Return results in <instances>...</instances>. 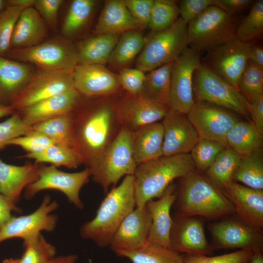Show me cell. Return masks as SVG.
Returning a JSON list of instances; mask_svg holds the SVG:
<instances>
[{
  "mask_svg": "<svg viewBox=\"0 0 263 263\" xmlns=\"http://www.w3.org/2000/svg\"><path fill=\"white\" fill-rule=\"evenodd\" d=\"M113 105L121 126L131 132L163 119L169 110L168 106L141 94H132L127 92L113 100Z\"/></svg>",
  "mask_w": 263,
  "mask_h": 263,
  "instance_id": "14",
  "label": "cell"
},
{
  "mask_svg": "<svg viewBox=\"0 0 263 263\" xmlns=\"http://www.w3.org/2000/svg\"><path fill=\"white\" fill-rule=\"evenodd\" d=\"M39 166L35 162L16 166L0 159V193L16 205L23 189L38 179Z\"/></svg>",
  "mask_w": 263,
  "mask_h": 263,
  "instance_id": "26",
  "label": "cell"
},
{
  "mask_svg": "<svg viewBox=\"0 0 263 263\" xmlns=\"http://www.w3.org/2000/svg\"><path fill=\"white\" fill-rule=\"evenodd\" d=\"M137 165L133 157L131 132L122 126L96 165L91 170L93 181L107 193L123 176L133 175Z\"/></svg>",
  "mask_w": 263,
  "mask_h": 263,
  "instance_id": "8",
  "label": "cell"
},
{
  "mask_svg": "<svg viewBox=\"0 0 263 263\" xmlns=\"http://www.w3.org/2000/svg\"><path fill=\"white\" fill-rule=\"evenodd\" d=\"M7 6L6 0H0V13Z\"/></svg>",
  "mask_w": 263,
  "mask_h": 263,
  "instance_id": "62",
  "label": "cell"
},
{
  "mask_svg": "<svg viewBox=\"0 0 263 263\" xmlns=\"http://www.w3.org/2000/svg\"><path fill=\"white\" fill-rule=\"evenodd\" d=\"M188 46V23L179 18L169 27L146 38L136 61L137 68L148 72L173 62Z\"/></svg>",
  "mask_w": 263,
  "mask_h": 263,
  "instance_id": "7",
  "label": "cell"
},
{
  "mask_svg": "<svg viewBox=\"0 0 263 263\" xmlns=\"http://www.w3.org/2000/svg\"><path fill=\"white\" fill-rule=\"evenodd\" d=\"M19 157L33 159L37 163H47L56 167L64 166L69 169H76L82 164L72 147L57 143L49 146L40 152L27 153Z\"/></svg>",
  "mask_w": 263,
  "mask_h": 263,
  "instance_id": "37",
  "label": "cell"
},
{
  "mask_svg": "<svg viewBox=\"0 0 263 263\" xmlns=\"http://www.w3.org/2000/svg\"><path fill=\"white\" fill-rule=\"evenodd\" d=\"M55 143L47 136L33 131L29 133L17 137L8 144L9 145L19 146L27 153L40 152Z\"/></svg>",
  "mask_w": 263,
  "mask_h": 263,
  "instance_id": "49",
  "label": "cell"
},
{
  "mask_svg": "<svg viewBox=\"0 0 263 263\" xmlns=\"http://www.w3.org/2000/svg\"><path fill=\"white\" fill-rule=\"evenodd\" d=\"M194 89L198 100L227 109L246 118L249 103L240 91L205 64L196 70Z\"/></svg>",
  "mask_w": 263,
  "mask_h": 263,
  "instance_id": "9",
  "label": "cell"
},
{
  "mask_svg": "<svg viewBox=\"0 0 263 263\" xmlns=\"http://www.w3.org/2000/svg\"><path fill=\"white\" fill-rule=\"evenodd\" d=\"M73 78L74 87L87 97L112 95L121 87L117 75L103 65L78 64Z\"/></svg>",
  "mask_w": 263,
  "mask_h": 263,
  "instance_id": "20",
  "label": "cell"
},
{
  "mask_svg": "<svg viewBox=\"0 0 263 263\" xmlns=\"http://www.w3.org/2000/svg\"><path fill=\"white\" fill-rule=\"evenodd\" d=\"M161 123L164 132L163 155L189 153L200 139L186 113L169 109Z\"/></svg>",
  "mask_w": 263,
  "mask_h": 263,
  "instance_id": "19",
  "label": "cell"
},
{
  "mask_svg": "<svg viewBox=\"0 0 263 263\" xmlns=\"http://www.w3.org/2000/svg\"><path fill=\"white\" fill-rule=\"evenodd\" d=\"M12 212L20 213L22 210L0 193V229L12 217Z\"/></svg>",
  "mask_w": 263,
  "mask_h": 263,
  "instance_id": "55",
  "label": "cell"
},
{
  "mask_svg": "<svg viewBox=\"0 0 263 263\" xmlns=\"http://www.w3.org/2000/svg\"><path fill=\"white\" fill-rule=\"evenodd\" d=\"M132 16L144 28L148 27L153 0H123Z\"/></svg>",
  "mask_w": 263,
  "mask_h": 263,
  "instance_id": "51",
  "label": "cell"
},
{
  "mask_svg": "<svg viewBox=\"0 0 263 263\" xmlns=\"http://www.w3.org/2000/svg\"><path fill=\"white\" fill-rule=\"evenodd\" d=\"M79 100L70 113L73 148L85 168L91 170L122 126L114 111L113 100L82 105Z\"/></svg>",
  "mask_w": 263,
  "mask_h": 263,
  "instance_id": "1",
  "label": "cell"
},
{
  "mask_svg": "<svg viewBox=\"0 0 263 263\" xmlns=\"http://www.w3.org/2000/svg\"><path fill=\"white\" fill-rule=\"evenodd\" d=\"M238 89L250 102L263 96V67L248 60L238 83Z\"/></svg>",
  "mask_w": 263,
  "mask_h": 263,
  "instance_id": "42",
  "label": "cell"
},
{
  "mask_svg": "<svg viewBox=\"0 0 263 263\" xmlns=\"http://www.w3.org/2000/svg\"><path fill=\"white\" fill-rule=\"evenodd\" d=\"M24 252L19 263H47L55 257L56 249L40 233L33 240L23 243Z\"/></svg>",
  "mask_w": 263,
  "mask_h": 263,
  "instance_id": "43",
  "label": "cell"
},
{
  "mask_svg": "<svg viewBox=\"0 0 263 263\" xmlns=\"http://www.w3.org/2000/svg\"><path fill=\"white\" fill-rule=\"evenodd\" d=\"M248 112L252 123L263 133V96L249 102Z\"/></svg>",
  "mask_w": 263,
  "mask_h": 263,
  "instance_id": "54",
  "label": "cell"
},
{
  "mask_svg": "<svg viewBox=\"0 0 263 263\" xmlns=\"http://www.w3.org/2000/svg\"><path fill=\"white\" fill-rule=\"evenodd\" d=\"M178 6L173 0H153L148 27L159 32L169 27L179 18Z\"/></svg>",
  "mask_w": 263,
  "mask_h": 263,
  "instance_id": "41",
  "label": "cell"
},
{
  "mask_svg": "<svg viewBox=\"0 0 263 263\" xmlns=\"http://www.w3.org/2000/svg\"><path fill=\"white\" fill-rule=\"evenodd\" d=\"M4 56L60 73H73L78 64L77 47L64 37L51 38L30 48L9 49Z\"/></svg>",
  "mask_w": 263,
  "mask_h": 263,
  "instance_id": "5",
  "label": "cell"
},
{
  "mask_svg": "<svg viewBox=\"0 0 263 263\" xmlns=\"http://www.w3.org/2000/svg\"><path fill=\"white\" fill-rule=\"evenodd\" d=\"M32 128L33 131L47 136L55 143L73 148V123L70 113L46 119L33 125Z\"/></svg>",
  "mask_w": 263,
  "mask_h": 263,
  "instance_id": "39",
  "label": "cell"
},
{
  "mask_svg": "<svg viewBox=\"0 0 263 263\" xmlns=\"http://www.w3.org/2000/svg\"><path fill=\"white\" fill-rule=\"evenodd\" d=\"M58 207V203L45 195L40 206L33 212L12 217L0 229V243L11 238H21L23 243L37 237L42 231L51 232L55 228L58 218L51 213Z\"/></svg>",
  "mask_w": 263,
  "mask_h": 263,
  "instance_id": "12",
  "label": "cell"
},
{
  "mask_svg": "<svg viewBox=\"0 0 263 263\" xmlns=\"http://www.w3.org/2000/svg\"><path fill=\"white\" fill-rule=\"evenodd\" d=\"M173 62L165 64L148 72L146 75L144 85L140 94L144 96L169 108Z\"/></svg>",
  "mask_w": 263,
  "mask_h": 263,
  "instance_id": "33",
  "label": "cell"
},
{
  "mask_svg": "<svg viewBox=\"0 0 263 263\" xmlns=\"http://www.w3.org/2000/svg\"><path fill=\"white\" fill-rule=\"evenodd\" d=\"M253 2L252 0H214L213 5L227 14L235 16V15L248 8Z\"/></svg>",
  "mask_w": 263,
  "mask_h": 263,
  "instance_id": "53",
  "label": "cell"
},
{
  "mask_svg": "<svg viewBox=\"0 0 263 263\" xmlns=\"http://www.w3.org/2000/svg\"><path fill=\"white\" fill-rule=\"evenodd\" d=\"M143 29L132 16L123 0H108L95 26V35L122 34Z\"/></svg>",
  "mask_w": 263,
  "mask_h": 263,
  "instance_id": "27",
  "label": "cell"
},
{
  "mask_svg": "<svg viewBox=\"0 0 263 263\" xmlns=\"http://www.w3.org/2000/svg\"><path fill=\"white\" fill-rule=\"evenodd\" d=\"M63 2L62 0H35L33 7L48 28L54 30L57 26L58 12Z\"/></svg>",
  "mask_w": 263,
  "mask_h": 263,
  "instance_id": "50",
  "label": "cell"
},
{
  "mask_svg": "<svg viewBox=\"0 0 263 263\" xmlns=\"http://www.w3.org/2000/svg\"><path fill=\"white\" fill-rule=\"evenodd\" d=\"M241 156L227 147L216 157L207 169V178L221 190L233 181V173Z\"/></svg>",
  "mask_w": 263,
  "mask_h": 263,
  "instance_id": "36",
  "label": "cell"
},
{
  "mask_svg": "<svg viewBox=\"0 0 263 263\" xmlns=\"http://www.w3.org/2000/svg\"><path fill=\"white\" fill-rule=\"evenodd\" d=\"M221 190L239 220L257 229L263 227V190L232 181Z\"/></svg>",
  "mask_w": 263,
  "mask_h": 263,
  "instance_id": "22",
  "label": "cell"
},
{
  "mask_svg": "<svg viewBox=\"0 0 263 263\" xmlns=\"http://www.w3.org/2000/svg\"><path fill=\"white\" fill-rule=\"evenodd\" d=\"M213 4L214 0H183L178 6L180 18L188 24Z\"/></svg>",
  "mask_w": 263,
  "mask_h": 263,
  "instance_id": "52",
  "label": "cell"
},
{
  "mask_svg": "<svg viewBox=\"0 0 263 263\" xmlns=\"http://www.w3.org/2000/svg\"><path fill=\"white\" fill-rule=\"evenodd\" d=\"M131 136L133 157L137 166L163 155L161 122L141 127L131 132Z\"/></svg>",
  "mask_w": 263,
  "mask_h": 263,
  "instance_id": "29",
  "label": "cell"
},
{
  "mask_svg": "<svg viewBox=\"0 0 263 263\" xmlns=\"http://www.w3.org/2000/svg\"><path fill=\"white\" fill-rule=\"evenodd\" d=\"M146 40L140 30H132L120 35L108 63L113 69H122L139 55Z\"/></svg>",
  "mask_w": 263,
  "mask_h": 263,
  "instance_id": "32",
  "label": "cell"
},
{
  "mask_svg": "<svg viewBox=\"0 0 263 263\" xmlns=\"http://www.w3.org/2000/svg\"><path fill=\"white\" fill-rule=\"evenodd\" d=\"M96 4L94 0H74L69 6L61 28L63 37L77 36L88 22Z\"/></svg>",
  "mask_w": 263,
  "mask_h": 263,
  "instance_id": "38",
  "label": "cell"
},
{
  "mask_svg": "<svg viewBox=\"0 0 263 263\" xmlns=\"http://www.w3.org/2000/svg\"><path fill=\"white\" fill-rule=\"evenodd\" d=\"M201 64L199 53L187 47L173 61L171 73L169 108L187 114L195 103L194 75Z\"/></svg>",
  "mask_w": 263,
  "mask_h": 263,
  "instance_id": "11",
  "label": "cell"
},
{
  "mask_svg": "<svg viewBox=\"0 0 263 263\" xmlns=\"http://www.w3.org/2000/svg\"><path fill=\"white\" fill-rule=\"evenodd\" d=\"M36 70L32 65L0 56V104L11 106Z\"/></svg>",
  "mask_w": 263,
  "mask_h": 263,
  "instance_id": "25",
  "label": "cell"
},
{
  "mask_svg": "<svg viewBox=\"0 0 263 263\" xmlns=\"http://www.w3.org/2000/svg\"><path fill=\"white\" fill-rule=\"evenodd\" d=\"M232 180L249 188L263 190L262 149L241 156L233 173Z\"/></svg>",
  "mask_w": 263,
  "mask_h": 263,
  "instance_id": "35",
  "label": "cell"
},
{
  "mask_svg": "<svg viewBox=\"0 0 263 263\" xmlns=\"http://www.w3.org/2000/svg\"><path fill=\"white\" fill-rule=\"evenodd\" d=\"M47 29L45 21L33 7L23 10L15 24L10 49L30 48L42 42Z\"/></svg>",
  "mask_w": 263,
  "mask_h": 263,
  "instance_id": "28",
  "label": "cell"
},
{
  "mask_svg": "<svg viewBox=\"0 0 263 263\" xmlns=\"http://www.w3.org/2000/svg\"><path fill=\"white\" fill-rule=\"evenodd\" d=\"M190 153L162 155L138 165L133 174L136 207L160 198L173 181L195 170Z\"/></svg>",
  "mask_w": 263,
  "mask_h": 263,
  "instance_id": "3",
  "label": "cell"
},
{
  "mask_svg": "<svg viewBox=\"0 0 263 263\" xmlns=\"http://www.w3.org/2000/svg\"><path fill=\"white\" fill-rule=\"evenodd\" d=\"M226 147L217 141L200 138L190 151V155L195 167L207 170L217 155Z\"/></svg>",
  "mask_w": 263,
  "mask_h": 263,
  "instance_id": "44",
  "label": "cell"
},
{
  "mask_svg": "<svg viewBox=\"0 0 263 263\" xmlns=\"http://www.w3.org/2000/svg\"><path fill=\"white\" fill-rule=\"evenodd\" d=\"M90 177L91 173L87 168L70 173L60 170L53 165L46 166L40 164L38 178L26 187L24 196L27 200H30L40 191L55 189L63 193L70 203L82 210L84 204L80 199L79 192Z\"/></svg>",
  "mask_w": 263,
  "mask_h": 263,
  "instance_id": "10",
  "label": "cell"
},
{
  "mask_svg": "<svg viewBox=\"0 0 263 263\" xmlns=\"http://www.w3.org/2000/svg\"><path fill=\"white\" fill-rule=\"evenodd\" d=\"M169 239L170 248L179 254L209 256L214 251L202 221L194 217L177 214L172 219Z\"/></svg>",
  "mask_w": 263,
  "mask_h": 263,
  "instance_id": "18",
  "label": "cell"
},
{
  "mask_svg": "<svg viewBox=\"0 0 263 263\" xmlns=\"http://www.w3.org/2000/svg\"><path fill=\"white\" fill-rule=\"evenodd\" d=\"M120 35L102 34L88 38L77 48L78 64L108 63Z\"/></svg>",
  "mask_w": 263,
  "mask_h": 263,
  "instance_id": "30",
  "label": "cell"
},
{
  "mask_svg": "<svg viewBox=\"0 0 263 263\" xmlns=\"http://www.w3.org/2000/svg\"><path fill=\"white\" fill-rule=\"evenodd\" d=\"M252 44L237 38L231 40L208 51L205 64L238 89L239 80L249 60Z\"/></svg>",
  "mask_w": 263,
  "mask_h": 263,
  "instance_id": "15",
  "label": "cell"
},
{
  "mask_svg": "<svg viewBox=\"0 0 263 263\" xmlns=\"http://www.w3.org/2000/svg\"><path fill=\"white\" fill-rule=\"evenodd\" d=\"M175 189V185L171 183L158 199L150 200L146 205L151 217L147 242L169 248L172 225L170 209L176 199Z\"/></svg>",
  "mask_w": 263,
  "mask_h": 263,
  "instance_id": "23",
  "label": "cell"
},
{
  "mask_svg": "<svg viewBox=\"0 0 263 263\" xmlns=\"http://www.w3.org/2000/svg\"><path fill=\"white\" fill-rule=\"evenodd\" d=\"M249 60L259 66L263 67V48L262 45L252 44Z\"/></svg>",
  "mask_w": 263,
  "mask_h": 263,
  "instance_id": "56",
  "label": "cell"
},
{
  "mask_svg": "<svg viewBox=\"0 0 263 263\" xmlns=\"http://www.w3.org/2000/svg\"><path fill=\"white\" fill-rule=\"evenodd\" d=\"M35 0H6L7 6H16L26 9L34 6Z\"/></svg>",
  "mask_w": 263,
  "mask_h": 263,
  "instance_id": "58",
  "label": "cell"
},
{
  "mask_svg": "<svg viewBox=\"0 0 263 263\" xmlns=\"http://www.w3.org/2000/svg\"><path fill=\"white\" fill-rule=\"evenodd\" d=\"M80 96L77 91L73 87L16 112L26 125L32 126L50 118L70 113Z\"/></svg>",
  "mask_w": 263,
  "mask_h": 263,
  "instance_id": "24",
  "label": "cell"
},
{
  "mask_svg": "<svg viewBox=\"0 0 263 263\" xmlns=\"http://www.w3.org/2000/svg\"><path fill=\"white\" fill-rule=\"evenodd\" d=\"M247 263H263L262 251L256 250L253 251Z\"/></svg>",
  "mask_w": 263,
  "mask_h": 263,
  "instance_id": "60",
  "label": "cell"
},
{
  "mask_svg": "<svg viewBox=\"0 0 263 263\" xmlns=\"http://www.w3.org/2000/svg\"><path fill=\"white\" fill-rule=\"evenodd\" d=\"M253 251L240 249L230 253L216 256L187 255L185 263H247Z\"/></svg>",
  "mask_w": 263,
  "mask_h": 263,
  "instance_id": "47",
  "label": "cell"
},
{
  "mask_svg": "<svg viewBox=\"0 0 263 263\" xmlns=\"http://www.w3.org/2000/svg\"><path fill=\"white\" fill-rule=\"evenodd\" d=\"M73 87V73L38 68L30 82L11 106L15 111H19Z\"/></svg>",
  "mask_w": 263,
  "mask_h": 263,
  "instance_id": "17",
  "label": "cell"
},
{
  "mask_svg": "<svg viewBox=\"0 0 263 263\" xmlns=\"http://www.w3.org/2000/svg\"><path fill=\"white\" fill-rule=\"evenodd\" d=\"M213 249L240 248L263 251V236L257 229L240 220L226 219L211 224Z\"/></svg>",
  "mask_w": 263,
  "mask_h": 263,
  "instance_id": "16",
  "label": "cell"
},
{
  "mask_svg": "<svg viewBox=\"0 0 263 263\" xmlns=\"http://www.w3.org/2000/svg\"><path fill=\"white\" fill-rule=\"evenodd\" d=\"M23 9L16 6H7L0 13V56H4L10 49L15 24Z\"/></svg>",
  "mask_w": 263,
  "mask_h": 263,
  "instance_id": "45",
  "label": "cell"
},
{
  "mask_svg": "<svg viewBox=\"0 0 263 263\" xmlns=\"http://www.w3.org/2000/svg\"><path fill=\"white\" fill-rule=\"evenodd\" d=\"M187 114L200 138L217 141L226 147V134L239 120L233 112L200 100L195 102Z\"/></svg>",
  "mask_w": 263,
  "mask_h": 263,
  "instance_id": "13",
  "label": "cell"
},
{
  "mask_svg": "<svg viewBox=\"0 0 263 263\" xmlns=\"http://www.w3.org/2000/svg\"><path fill=\"white\" fill-rule=\"evenodd\" d=\"M226 143L243 156L262 149L263 133L252 122L239 120L228 132Z\"/></svg>",
  "mask_w": 263,
  "mask_h": 263,
  "instance_id": "31",
  "label": "cell"
},
{
  "mask_svg": "<svg viewBox=\"0 0 263 263\" xmlns=\"http://www.w3.org/2000/svg\"><path fill=\"white\" fill-rule=\"evenodd\" d=\"M15 112L12 106L0 104V118L8 115H11Z\"/></svg>",
  "mask_w": 263,
  "mask_h": 263,
  "instance_id": "59",
  "label": "cell"
},
{
  "mask_svg": "<svg viewBox=\"0 0 263 263\" xmlns=\"http://www.w3.org/2000/svg\"><path fill=\"white\" fill-rule=\"evenodd\" d=\"M136 207L133 175L125 176L120 184L108 192L95 217L84 223L81 236L100 247L109 246L124 219Z\"/></svg>",
  "mask_w": 263,
  "mask_h": 263,
  "instance_id": "2",
  "label": "cell"
},
{
  "mask_svg": "<svg viewBox=\"0 0 263 263\" xmlns=\"http://www.w3.org/2000/svg\"><path fill=\"white\" fill-rule=\"evenodd\" d=\"M32 131V126L26 125L16 111L6 120L0 122V150L7 146L12 140Z\"/></svg>",
  "mask_w": 263,
  "mask_h": 263,
  "instance_id": "46",
  "label": "cell"
},
{
  "mask_svg": "<svg viewBox=\"0 0 263 263\" xmlns=\"http://www.w3.org/2000/svg\"><path fill=\"white\" fill-rule=\"evenodd\" d=\"M263 33V0L254 2L247 15L239 22L236 31L239 40L251 42L260 38Z\"/></svg>",
  "mask_w": 263,
  "mask_h": 263,
  "instance_id": "40",
  "label": "cell"
},
{
  "mask_svg": "<svg viewBox=\"0 0 263 263\" xmlns=\"http://www.w3.org/2000/svg\"><path fill=\"white\" fill-rule=\"evenodd\" d=\"M239 23L235 16L211 5L188 24V46L208 52L237 38Z\"/></svg>",
  "mask_w": 263,
  "mask_h": 263,
  "instance_id": "6",
  "label": "cell"
},
{
  "mask_svg": "<svg viewBox=\"0 0 263 263\" xmlns=\"http://www.w3.org/2000/svg\"><path fill=\"white\" fill-rule=\"evenodd\" d=\"M117 76L121 87L127 93L132 94L141 93L146 78L144 72L137 68L127 67L120 70Z\"/></svg>",
  "mask_w": 263,
  "mask_h": 263,
  "instance_id": "48",
  "label": "cell"
},
{
  "mask_svg": "<svg viewBox=\"0 0 263 263\" xmlns=\"http://www.w3.org/2000/svg\"><path fill=\"white\" fill-rule=\"evenodd\" d=\"M151 224V217L147 207H135L122 221L109 246L114 252L141 247L147 242Z\"/></svg>",
  "mask_w": 263,
  "mask_h": 263,
  "instance_id": "21",
  "label": "cell"
},
{
  "mask_svg": "<svg viewBox=\"0 0 263 263\" xmlns=\"http://www.w3.org/2000/svg\"><path fill=\"white\" fill-rule=\"evenodd\" d=\"M78 258L75 254H70L54 258L47 263H75Z\"/></svg>",
  "mask_w": 263,
  "mask_h": 263,
  "instance_id": "57",
  "label": "cell"
},
{
  "mask_svg": "<svg viewBox=\"0 0 263 263\" xmlns=\"http://www.w3.org/2000/svg\"><path fill=\"white\" fill-rule=\"evenodd\" d=\"M115 253L128 259L132 263H185L184 256L179 253L148 242L137 249L119 250Z\"/></svg>",
  "mask_w": 263,
  "mask_h": 263,
  "instance_id": "34",
  "label": "cell"
},
{
  "mask_svg": "<svg viewBox=\"0 0 263 263\" xmlns=\"http://www.w3.org/2000/svg\"><path fill=\"white\" fill-rule=\"evenodd\" d=\"M181 179L176 198L178 214L215 218L234 214L222 191L207 177L194 170Z\"/></svg>",
  "mask_w": 263,
  "mask_h": 263,
  "instance_id": "4",
  "label": "cell"
},
{
  "mask_svg": "<svg viewBox=\"0 0 263 263\" xmlns=\"http://www.w3.org/2000/svg\"><path fill=\"white\" fill-rule=\"evenodd\" d=\"M19 259H6L3 261L2 263H19Z\"/></svg>",
  "mask_w": 263,
  "mask_h": 263,
  "instance_id": "61",
  "label": "cell"
}]
</instances>
